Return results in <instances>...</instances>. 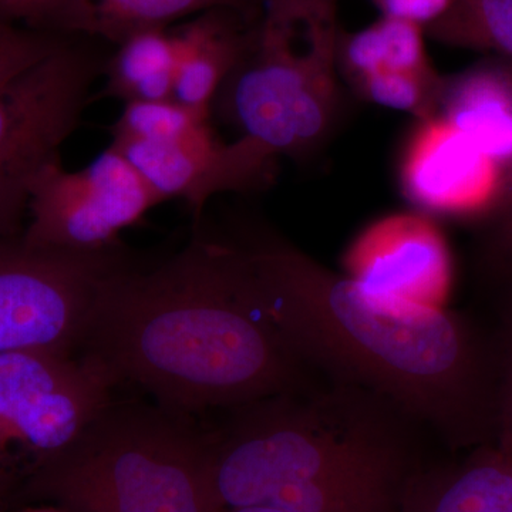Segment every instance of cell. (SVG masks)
<instances>
[{
    "instance_id": "obj_9",
    "label": "cell",
    "mask_w": 512,
    "mask_h": 512,
    "mask_svg": "<svg viewBox=\"0 0 512 512\" xmlns=\"http://www.w3.org/2000/svg\"><path fill=\"white\" fill-rule=\"evenodd\" d=\"M117 380L90 355L0 353V463L33 471L70 446L111 402Z\"/></svg>"
},
{
    "instance_id": "obj_17",
    "label": "cell",
    "mask_w": 512,
    "mask_h": 512,
    "mask_svg": "<svg viewBox=\"0 0 512 512\" xmlns=\"http://www.w3.org/2000/svg\"><path fill=\"white\" fill-rule=\"evenodd\" d=\"M424 37L426 32L421 26L387 16L357 32L342 29L338 45L339 74L352 84L372 74L434 69Z\"/></svg>"
},
{
    "instance_id": "obj_6",
    "label": "cell",
    "mask_w": 512,
    "mask_h": 512,
    "mask_svg": "<svg viewBox=\"0 0 512 512\" xmlns=\"http://www.w3.org/2000/svg\"><path fill=\"white\" fill-rule=\"evenodd\" d=\"M94 37L74 36L0 83V237H20L30 188L80 126L107 57Z\"/></svg>"
},
{
    "instance_id": "obj_8",
    "label": "cell",
    "mask_w": 512,
    "mask_h": 512,
    "mask_svg": "<svg viewBox=\"0 0 512 512\" xmlns=\"http://www.w3.org/2000/svg\"><path fill=\"white\" fill-rule=\"evenodd\" d=\"M128 256L123 244L73 251L0 237V353L79 355L101 289Z\"/></svg>"
},
{
    "instance_id": "obj_1",
    "label": "cell",
    "mask_w": 512,
    "mask_h": 512,
    "mask_svg": "<svg viewBox=\"0 0 512 512\" xmlns=\"http://www.w3.org/2000/svg\"><path fill=\"white\" fill-rule=\"evenodd\" d=\"M238 244L262 308L316 375L376 394L448 447L495 444L493 332L436 303L367 288L281 238Z\"/></svg>"
},
{
    "instance_id": "obj_11",
    "label": "cell",
    "mask_w": 512,
    "mask_h": 512,
    "mask_svg": "<svg viewBox=\"0 0 512 512\" xmlns=\"http://www.w3.org/2000/svg\"><path fill=\"white\" fill-rule=\"evenodd\" d=\"M400 191L424 215L477 218L493 210L508 173L440 116L414 120L399 154Z\"/></svg>"
},
{
    "instance_id": "obj_13",
    "label": "cell",
    "mask_w": 512,
    "mask_h": 512,
    "mask_svg": "<svg viewBox=\"0 0 512 512\" xmlns=\"http://www.w3.org/2000/svg\"><path fill=\"white\" fill-rule=\"evenodd\" d=\"M258 20L237 10L212 9L171 26L173 100L211 116L222 86L247 55Z\"/></svg>"
},
{
    "instance_id": "obj_28",
    "label": "cell",
    "mask_w": 512,
    "mask_h": 512,
    "mask_svg": "<svg viewBox=\"0 0 512 512\" xmlns=\"http://www.w3.org/2000/svg\"><path fill=\"white\" fill-rule=\"evenodd\" d=\"M507 454H508V456L511 457V460H512V450L510 451V453H507Z\"/></svg>"
},
{
    "instance_id": "obj_5",
    "label": "cell",
    "mask_w": 512,
    "mask_h": 512,
    "mask_svg": "<svg viewBox=\"0 0 512 512\" xmlns=\"http://www.w3.org/2000/svg\"><path fill=\"white\" fill-rule=\"evenodd\" d=\"M339 5L261 0L247 55L218 96L241 137L266 156H306L338 119Z\"/></svg>"
},
{
    "instance_id": "obj_15",
    "label": "cell",
    "mask_w": 512,
    "mask_h": 512,
    "mask_svg": "<svg viewBox=\"0 0 512 512\" xmlns=\"http://www.w3.org/2000/svg\"><path fill=\"white\" fill-rule=\"evenodd\" d=\"M437 116L508 174L512 171V60H485L444 82Z\"/></svg>"
},
{
    "instance_id": "obj_26",
    "label": "cell",
    "mask_w": 512,
    "mask_h": 512,
    "mask_svg": "<svg viewBox=\"0 0 512 512\" xmlns=\"http://www.w3.org/2000/svg\"><path fill=\"white\" fill-rule=\"evenodd\" d=\"M222 512H286V511L276 510V508H269V507H242V508H229V510H224Z\"/></svg>"
},
{
    "instance_id": "obj_7",
    "label": "cell",
    "mask_w": 512,
    "mask_h": 512,
    "mask_svg": "<svg viewBox=\"0 0 512 512\" xmlns=\"http://www.w3.org/2000/svg\"><path fill=\"white\" fill-rule=\"evenodd\" d=\"M208 114L174 100L124 104L110 146L133 165L161 201L183 200L195 221L221 192L259 190L275 158L247 138L225 143Z\"/></svg>"
},
{
    "instance_id": "obj_14",
    "label": "cell",
    "mask_w": 512,
    "mask_h": 512,
    "mask_svg": "<svg viewBox=\"0 0 512 512\" xmlns=\"http://www.w3.org/2000/svg\"><path fill=\"white\" fill-rule=\"evenodd\" d=\"M396 512H512V460L497 444L456 466L421 467Z\"/></svg>"
},
{
    "instance_id": "obj_3",
    "label": "cell",
    "mask_w": 512,
    "mask_h": 512,
    "mask_svg": "<svg viewBox=\"0 0 512 512\" xmlns=\"http://www.w3.org/2000/svg\"><path fill=\"white\" fill-rule=\"evenodd\" d=\"M427 434L376 394L323 379L232 409L210 433L212 487L224 510L396 512Z\"/></svg>"
},
{
    "instance_id": "obj_25",
    "label": "cell",
    "mask_w": 512,
    "mask_h": 512,
    "mask_svg": "<svg viewBox=\"0 0 512 512\" xmlns=\"http://www.w3.org/2000/svg\"><path fill=\"white\" fill-rule=\"evenodd\" d=\"M382 16L429 28L451 9L456 0H370Z\"/></svg>"
},
{
    "instance_id": "obj_12",
    "label": "cell",
    "mask_w": 512,
    "mask_h": 512,
    "mask_svg": "<svg viewBox=\"0 0 512 512\" xmlns=\"http://www.w3.org/2000/svg\"><path fill=\"white\" fill-rule=\"evenodd\" d=\"M350 278L375 289L434 303L447 291L450 259L424 214H396L366 229L349 251Z\"/></svg>"
},
{
    "instance_id": "obj_27",
    "label": "cell",
    "mask_w": 512,
    "mask_h": 512,
    "mask_svg": "<svg viewBox=\"0 0 512 512\" xmlns=\"http://www.w3.org/2000/svg\"><path fill=\"white\" fill-rule=\"evenodd\" d=\"M22 512H69L67 510H64V508H32V510H26Z\"/></svg>"
},
{
    "instance_id": "obj_10",
    "label": "cell",
    "mask_w": 512,
    "mask_h": 512,
    "mask_svg": "<svg viewBox=\"0 0 512 512\" xmlns=\"http://www.w3.org/2000/svg\"><path fill=\"white\" fill-rule=\"evenodd\" d=\"M160 204L113 146L79 171H67L57 156L33 181L22 237L42 247L101 251L121 245V232Z\"/></svg>"
},
{
    "instance_id": "obj_21",
    "label": "cell",
    "mask_w": 512,
    "mask_h": 512,
    "mask_svg": "<svg viewBox=\"0 0 512 512\" xmlns=\"http://www.w3.org/2000/svg\"><path fill=\"white\" fill-rule=\"evenodd\" d=\"M446 77L426 72L380 73L350 84L359 97L377 106L412 114L414 120L436 116Z\"/></svg>"
},
{
    "instance_id": "obj_16",
    "label": "cell",
    "mask_w": 512,
    "mask_h": 512,
    "mask_svg": "<svg viewBox=\"0 0 512 512\" xmlns=\"http://www.w3.org/2000/svg\"><path fill=\"white\" fill-rule=\"evenodd\" d=\"M104 66L103 92L124 104L173 100L175 56L170 28L133 33L114 46Z\"/></svg>"
},
{
    "instance_id": "obj_18",
    "label": "cell",
    "mask_w": 512,
    "mask_h": 512,
    "mask_svg": "<svg viewBox=\"0 0 512 512\" xmlns=\"http://www.w3.org/2000/svg\"><path fill=\"white\" fill-rule=\"evenodd\" d=\"M90 36L110 45L146 29H168L212 9H232L258 20L261 0H90Z\"/></svg>"
},
{
    "instance_id": "obj_2",
    "label": "cell",
    "mask_w": 512,
    "mask_h": 512,
    "mask_svg": "<svg viewBox=\"0 0 512 512\" xmlns=\"http://www.w3.org/2000/svg\"><path fill=\"white\" fill-rule=\"evenodd\" d=\"M80 353L191 416L323 380L262 308L238 242L204 235L157 264L128 256L101 289Z\"/></svg>"
},
{
    "instance_id": "obj_23",
    "label": "cell",
    "mask_w": 512,
    "mask_h": 512,
    "mask_svg": "<svg viewBox=\"0 0 512 512\" xmlns=\"http://www.w3.org/2000/svg\"><path fill=\"white\" fill-rule=\"evenodd\" d=\"M67 39L70 37L32 32L0 19V83L50 55Z\"/></svg>"
},
{
    "instance_id": "obj_22",
    "label": "cell",
    "mask_w": 512,
    "mask_h": 512,
    "mask_svg": "<svg viewBox=\"0 0 512 512\" xmlns=\"http://www.w3.org/2000/svg\"><path fill=\"white\" fill-rule=\"evenodd\" d=\"M0 19L46 35L90 36V0H0Z\"/></svg>"
},
{
    "instance_id": "obj_24",
    "label": "cell",
    "mask_w": 512,
    "mask_h": 512,
    "mask_svg": "<svg viewBox=\"0 0 512 512\" xmlns=\"http://www.w3.org/2000/svg\"><path fill=\"white\" fill-rule=\"evenodd\" d=\"M498 325L494 330L498 356L497 444L505 453L512 450V301L495 303Z\"/></svg>"
},
{
    "instance_id": "obj_20",
    "label": "cell",
    "mask_w": 512,
    "mask_h": 512,
    "mask_svg": "<svg viewBox=\"0 0 512 512\" xmlns=\"http://www.w3.org/2000/svg\"><path fill=\"white\" fill-rule=\"evenodd\" d=\"M474 266L495 303L512 301V171L500 200L480 220Z\"/></svg>"
},
{
    "instance_id": "obj_19",
    "label": "cell",
    "mask_w": 512,
    "mask_h": 512,
    "mask_svg": "<svg viewBox=\"0 0 512 512\" xmlns=\"http://www.w3.org/2000/svg\"><path fill=\"white\" fill-rule=\"evenodd\" d=\"M424 32L443 45L493 52L512 60V0H456Z\"/></svg>"
},
{
    "instance_id": "obj_4",
    "label": "cell",
    "mask_w": 512,
    "mask_h": 512,
    "mask_svg": "<svg viewBox=\"0 0 512 512\" xmlns=\"http://www.w3.org/2000/svg\"><path fill=\"white\" fill-rule=\"evenodd\" d=\"M33 493L69 512H222L210 433L191 414L113 400L70 446L33 471Z\"/></svg>"
}]
</instances>
